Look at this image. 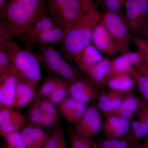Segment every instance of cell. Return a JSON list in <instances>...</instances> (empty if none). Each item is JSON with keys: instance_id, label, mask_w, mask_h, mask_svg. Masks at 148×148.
<instances>
[{"instance_id": "obj_1", "label": "cell", "mask_w": 148, "mask_h": 148, "mask_svg": "<svg viewBox=\"0 0 148 148\" xmlns=\"http://www.w3.org/2000/svg\"><path fill=\"white\" fill-rule=\"evenodd\" d=\"M102 17L103 14L95 8L66 30L61 42L66 57L76 61L81 52L91 43L94 30L101 23Z\"/></svg>"}, {"instance_id": "obj_2", "label": "cell", "mask_w": 148, "mask_h": 148, "mask_svg": "<svg viewBox=\"0 0 148 148\" xmlns=\"http://www.w3.org/2000/svg\"><path fill=\"white\" fill-rule=\"evenodd\" d=\"M45 0H9L0 11L1 21L12 38L23 34L28 31L35 19L44 10Z\"/></svg>"}, {"instance_id": "obj_3", "label": "cell", "mask_w": 148, "mask_h": 148, "mask_svg": "<svg viewBox=\"0 0 148 148\" xmlns=\"http://www.w3.org/2000/svg\"><path fill=\"white\" fill-rule=\"evenodd\" d=\"M4 50L12 64L14 75L36 90L41 80L42 73L39 59L32 51V46L23 49L11 41Z\"/></svg>"}, {"instance_id": "obj_4", "label": "cell", "mask_w": 148, "mask_h": 148, "mask_svg": "<svg viewBox=\"0 0 148 148\" xmlns=\"http://www.w3.org/2000/svg\"><path fill=\"white\" fill-rule=\"evenodd\" d=\"M89 10L82 0H49L45 9L56 26L66 30L80 20Z\"/></svg>"}, {"instance_id": "obj_5", "label": "cell", "mask_w": 148, "mask_h": 148, "mask_svg": "<svg viewBox=\"0 0 148 148\" xmlns=\"http://www.w3.org/2000/svg\"><path fill=\"white\" fill-rule=\"evenodd\" d=\"M39 47L37 55L41 65H43L50 74L56 75L69 84L82 79L76 69L52 45H45Z\"/></svg>"}, {"instance_id": "obj_6", "label": "cell", "mask_w": 148, "mask_h": 148, "mask_svg": "<svg viewBox=\"0 0 148 148\" xmlns=\"http://www.w3.org/2000/svg\"><path fill=\"white\" fill-rule=\"evenodd\" d=\"M101 22L116 43L121 54L130 51V44L132 35L125 15L122 12L105 11Z\"/></svg>"}, {"instance_id": "obj_7", "label": "cell", "mask_w": 148, "mask_h": 148, "mask_svg": "<svg viewBox=\"0 0 148 148\" xmlns=\"http://www.w3.org/2000/svg\"><path fill=\"white\" fill-rule=\"evenodd\" d=\"M92 42L103 56L114 57L121 54L116 43L101 21L94 30Z\"/></svg>"}, {"instance_id": "obj_8", "label": "cell", "mask_w": 148, "mask_h": 148, "mask_svg": "<svg viewBox=\"0 0 148 148\" xmlns=\"http://www.w3.org/2000/svg\"><path fill=\"white\" fill-rule=\"evenodd\" d=\"M76 132L88 138L94 137L102 127L100 114L97 109L90 107L87 109L77 123Z\"/></svg>"}, {"instance_id": "obj_9", "label": "cell", "mask_w": 148, "mask_h": 148, "mask_svg": "<svg viewBox=\"0 0 148 148\" xmlns=\"http://www.w3.org/2000/svg\"><path fill=\"white\" fill-rule=\"evenodd\" d=\"M26 121L21 112L5 107L0 109V134L3 137L11 132L18 131Z\"/></svg>"}, {"instance_id": "obj_10", "label": "cell", "mask_w": 148, "mask_h": 148, "mask_svg": "<svg viewBox=\"0 0 148 148\" xmlns=\"http://www.w3.org/2000/svg\"><path fill=\"white\" fill-rule=\"evenodd\" d=\"M56 26V25L53 18L44 10L37 16L28 31L18 36L27 46L36 37Z\"/></svg>"}, {"instance_id": "obj_11", "label": "cell", "mask_w": 148, "mask_h": 148, "mask_svg": "<svg viewBox=\"0 0 148 148\" xmlns=\"http://www.w3.org/2000/svg\"><path fill=\"white\" fill-rule=\"evenodd\" d=\"M19 80L13 74L0 75V108L13 104Z\"/></svg>"}, {"instance_id": "obj_12", "label": "cell", "mask_w": 148, "mask_h": 148, "mask_svg": "<svg viewBox=\"0 0 148 148\" xmlns=\"http://www.w3.org/2000/svg\"><path fill=\"white\" fill-rule=\"evenodd\" d=\"M112 61L114 76L132 71L133 66L138 69L143 64L141 56L138 51L123 53Z\"/></svg>"}, {"instance_id": "obj_13", "label": "cell", "mask_w": 148, "mask_h": 148, "mask_svg": "<svg viewBox=\"0 0 148 148\" xmlns=\"http://www.w3.org/2000/svg\"><path fill=\"white\" fill-rule=\"evenodd\" d=\"M125 18L132 36L142 32L148 19L141 12L135 0H127L125 5Z\"/></svg>"}, {"instance_id": "obj_14", "label": "cell", "mask_w": 148, "mask_h": 148, "mask_svg": "<svg viewBox=\"0 0 148 148\" xmlns=\"http://www.w3.org/2000/svg\"><path fill=\"white\" fill-rule=\"evenodd\" d=\"M86 110V103L77 101L71 97L59 104L60 113L64 119L71 123H77Z\"/></svg>"}, {"instance_id": "obj_15", "label": "cell", "mask_w": 148, "mask_h": 148, "mask_svg": "<svg viewBox=\"0 0 148 148\" xmlns=\"http://www.w3.org/2000/svg\"><path fill=\"white\" fill-rule=\"evenodd\" d=\"M69 86L71 97L77 101L86 103L95 98V90L86 80H77L69 84Z\"/></svg>"}, {"instance_id": "obj_16", "label": "cell", "mask_w": 148, "mask_h": 148, "mask_svg": "<svg viewBox=\"0 0 148 148\" xmlns=\"http://www.w3.org/2000/svg\"><path fill=\"white\" fill-rule=\"evenodd\" d=\"M84 73L92 81L99 83L103 82L111 75H112V60L105 57L97 64L86 69Z\"/></svg>"}, {"instance_id": "obj_17", "label": "cell", "mask_w": 148, "mask_h": 148, "mask_svg": "<svg viewBox=\"0 0 148 148\" xmlns=\"http://www.w3.org/2000/svg\"><path fill=\"white\" fill-rule=\"evenodd\" d=\"M105 58L94 45L90 43L81 52L75 63L84 72Z\"/></svg>"}, {"instance_id": "obj_18", "label": "cell", "mask_w": 148, "mask_h": 148, "mask_svg": "<svg viewBox=\"0 0 148 148\" xmlns=\"http://www.w3.org/2000/svg\"><path fill=\"white\" fill-rule=\"evenodd\" d=\"M66 30L56 26L41 33L32 40L29 45H37L39 46L61 42L64 38Z\"/></svg>"}, {"instance_id": "obj_19", "label": "cell", "mask_w": 148, "mask_h": 148, "mask_svg": "<svg viewBox=\"0 0 148 148\" xmlns=\"http://www.w3.org/2000/svg\"><path fill=\"white\" fill-rule=\"evenodd\" d=\"M35 91L29 84L19 81L16 87L14 101L10 108H21L27 106L34 99Z\"/></svg>"}, {"instance_id": "obj_20", "label": "cell", "mask_w": 148, "mask_h": 148, "mask_svg": "<svg viewBox=\"0 0 148 148\" xmlns=\"http://www.w3.org/2000/svg\"><path fill=\"white\" fill-rule=\"evenodd\" d=\"M55 104L42 98L41 102L42 117L40 127H49L57 123L58 115Z\"/></svg>"}, {"instance_id": "obj_21", "label": "cell", "mask_w": 148, "mask_h": 148, "mask_svg": "<svg viewBox=\"0 0 148 148\" xmlns=\"http://www.w3.org/2000/svg\"><path fill=\"white\" fill-rule=\"evenodd\" d=\"M108 125L106 128L108 136L110 138H116L128 132L130 123L128 118L114 116L109 120Z\"/></svg>"}, {"instance_id": "obj_22", "label": "cell", "mask_w": 148, "mask_h": 148, "mask_svg": "<svg viewBox=\"0 0 148 148\" xmlns=\"http://www.w3.org/2000/svg\"><path fill=\"white\" fill-rule=\"evenodd\" d=\"M68 134L71 148H99L90 138L80 135L73 128H70Z\"/></svg>"}, {"instance_id": "obj_23", "label": "cell", "mask_w": 148, "mask_h": 148, "mask_svg": "<svg viewBox=\"0 0 148 148\" xmlns=\"http://www.w3.org/2000/svg\"><path fill=\"white\" fill-rule=\"evenodd\" d=\"M134 81L127 73L116 75L109 80V86L114 90H127L131 89Z\"/></svg>"}, {"instance_id": "obj_24", "label": "cell", "mask_w": 148, "mask_h": 148, "mask_svg": "<svg viewBox=\"0 0 148 148\" xmlns=\"http://www.w3.org/2000/svg\"><path fill=\"white\" fill-rule=\"evenodd\" d=\"M42 97L36 92L34 99L28 110V119L32 124L38 125L40 127L41 121L42 112L41 102Z\"/></svg>"}, {"instance_id": "obj_25", "label": "cell", "mask_w": 148, "mask_h": 148, "mask_svg": "<svg viewBox=\"0 0 148 148\" xmlns=\"http://www.w3.org/2000/svg\"><path fill=\"white\" fill-rule=\"evenodd\" d=\"M62 79L50 74L45 79L38 92L42 98L49 97L62 81Z\"/></svg>"}, {"instance_id": "obj_26", "label": "cell", "mask_w": 148, "mask_h": 148, "mask_svg": "<svg viewBox=\"0 0 148 148\" xmlns=\"http://www.w3.org/2000/svg\"><path fill=\"white\" fill-rule=\"evenodd\" d=\"M70 95L69 84L62 79L49 100L54 104H61L69 98Z\"/></svg>"}, {"instance_id": "obj_27", "label": "cell", "mask_w": 148, "mask_h": 148, "mask_svg": "<svg viewBox=\"0 0 148 148\" xmlns=\"http://www.w3.org/2000/svg\"><path fill=\"white\" fill-rule=\"evenodd\" d=\"M135 75L138 77V84L141 93L148 101V67L142 64L137 69Z\"/></svg>"}, {"instance_id": "obj_28", "label": "cell", "mask_w": 148, "mask_h": 148, "mask_svg": "<svg viewBox=\"0 0 148 148\" xmlns=\"http://www.w3.org/2000/svg\"><path fill=\"white\" fill-rule=\"evenodd\" d=\"M45 148H68L64 130L62 128H58L53 132Z\"/></svg>"}, {"instance_id": "obj_29", "label": "cell", "mask_w": 148, "mask_h": 148, "mask_svg": "<svg viewBox=\"0 0 148 148\" xmlns=\"http://www.w3.org/2000/svg\"><path fill=\"white\" fill-rule=\"evenodd\" d=\"M122 104L121 99L110 98L108 95L101 96L98 103V108L105 112H110L119 108Z\"/></svg>"}, {"instance_id": "obj_30", "label": "cell", "mask_w": 148, "mask_h": 148, "mask_svg": "<svg viewBox=\"0 0 148 148\" xmlns=\"http://www.w3.org/2000/svg\"><path fill=\"white\" fill-rule=\"evenodd\" d=\"M132 41L140 53L143 64L148 67V41L133 36Z\"/></svg>"}, {"instance_id": "obj_31", "label": "cell", "mask_w": 148, "mask_h": 148, "mask_svg": "<svg viewBox=\"0 0 148 148\" xmlns=\"http://www.w3.org/2000/svg\"><path fill=\"white\" fill-rule=\"evenodd\" d=\"M3 138L6 143L5 148H27L22 139L21 132L18 131L11 132Z\"/></svg>"}, {"instance_id": "obj_32", "label": "cell", "mask_w": 148, "mask_h": 148, "mask_svg": "<svg viewBox=\"0 0 148 148\" xmlns=\"http://www.w3.org/2000/svg\"><path fill=\"white\" fill-rule=\"evenodd\" d=\"M143 117L140 121V126L134 132L135 142L148 135V111L144 112Z\"/></svg>"}, {"instance_id": "obj_33", "label": "cell", "mask_w": 148, "mask_h": 148, "mask_svg": "<svg viewBox=\"0 0 148 148\" xmlns=\"http://www.w3.org/2000/svg\"><path fill=\"white\" fill-rule=\"evenodd\" d=\"M34 126L24 127L21 132L22 139L27 148H37L34 137Z\"/></svg>"}, {"instance_id": "obj_34", "label": "cell", "mask_w": 148, "mask_h": 148, "mask_svg": "<svg viewBox=\"0 0 148 148\" xmlns=\"http://www.w3.org/2000/svg\"><path fill=\"white\" fill-rule=\"evenodd\" d=\"M13 68L6 51L0 50V75L12 73Z\"/></svg>"}, {"instance_id": "obj_35", "label": "cell", "mask_w": 148, "mask_h": 148, "mask_svg": "<svg viewBox=\"0 0 148 148\" xmlns=\"http://www.w3.org/2000/svg\"><path fill=\"white\" fill-rule=\"evenodd\" d=\"M105 7L106 11L112 12H121L127 0H98Z\"/></svg>"}, {"instance_id": "obj_36", "label": "cell", "mask_w": 148, "mask_h": 148, "mask_svg": "<svg viewBox=\"0 0 148 148\" xmlns=\"http://www.w3.org/2000/svg\"><path fill=\"white\" fill-rule=\"evenodd\" d=\"M34 137L37 148H45L49 136L40 127H34Z\"/></svg>"}, {"instance_id": "obj_37", "label": "cell", "mask_w": 148, "mask_h": 148, "mask_svg": "<svg viewBox=\"0 0 148 148\" xmlns=\"http://www.w3.org/2000/svg\"><path fill=\"white\" fill-rule=\"evenodd\" d=\"M139 102L137 98L130 97L122 103L119 109L120 110H125L133 112L137 110Z\"/></svg>"}, {"instance_id": "obj_38", "label": "cell", "mask_w": 148, "mask_h": 148, "mask_svg": "<svg viewBox=\"0 0 148 148\" xmlns=\"http://www.w3.org/2000/svg\"><path fill=\"white\" fill-rule=\"evenodd\" d=\"M120 140L116 138H110L103 141L102 144L98 145L99 148H114L119 143Z\"/></svg>"}, {"instance_id": "obj_39", "label": "cell", "mask_w": 148, "mask_h": 148, "mask_svg": "<svg viewBox=\"0 0 148 148\" xmlns=\"http://www.w3.org/2000/svg\"><path fill=\"white\" fill-rule=\"evenodd\" d=\"M94 1L95 0H82L85 5L90 10L95 8Z\"/></svg>"}, {"instance_id": "obj_40", "label": "cell", "mask_w": 148, "mask_h": 148, "mask_svg": "<svg viewBox=\"0 0 148 148\" xmlns=\"http://www.w3.org/2000/svg\"><path fill=\"white\" fill-rule=\"evenodd\" d=\"M143 38L148 41V20L143 27L142 32Z\"/></svg>"}, {"instance_id": "obj_41", "label": "cell", "mask_w": 148, "mask_h": 148, "mask_svg": "<svg viewBox=\"0 0 148 148\" xmlns=\"http://www.w3.org/2000/svg\"><path fill=\"white\" fill-rule=\"evenodd\" d=\"M129 143L126 140H120L119 143L114 148H129Z\"/></svg>"}, {"instance_id": "obj_42", "label": "cell", "mask_w": 148, "mask_h": 148, "mask_svg": "<svg viewBox=\"0 0 148 148\" xmlns=\"http://www.w3.org/2000/svg\"><path fill=\"white\" fill-rule=\"evenodd\" d=\"M121 116L128 118L131 117L132 116V112L125 110H121Z\"/></svg>"}, {"instance_id": "obj_43", "label": "cell", "mask_w": 148, "mask_h": 148, "mask_svg": "<svg viewBox=\"0 0 148 148\" xmlns=\"http://www.w3.org/2000/svg\"><path fill=\"white\" fill-rule=\"evenodd\" d=\"M9 0H0V11L2 10L8 2Z\"/></svg>"}, {"instance_id": "obj_44", "label": "cell", "mask_w": 148, "mask_h": 148, "mask_svg": "<svg viewBox=\"0 0 148 148\" xmlns=\"http://www.w3.org/2000/svg\"><path fill=\"white\" fill-rule=\"evenodd\" d=\"M129 148H143V147L142 145H140L138 142H136L130 145Z\"/></svg>"}, {"instance_id": "obj_45", "label": "cell", "mask_w": 148, "mask_h": 148, "mask_svg": "<svg viewBox=\"0 0 148 148\" xmlns=\"http://www.w3.org/2000/svg\"><path fill=\"white\" fill-rule=\"evenodd\" d=\"M147 137V138L145 140L144 144L142 145L143 148H148V135Z\"/></svg>"}, {"instance_id": "obj_46", "label": "cell", "mask_w": 148, "mask_h": 148, "mask_svg": "<svg viewBox=\"0 0 148 148\" xmlns=\"http://www.w3.org/2000/svg\"></svg>"}]
</instances>
